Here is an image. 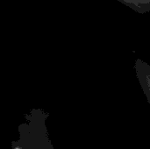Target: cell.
Wrapping results in <instances>:
<instances>
[{
	"label": "cell",
	"instance_id": "obj_1",
	"mask_svg": "<svg viewBox=\"0 0 150 149\" xmlns=\"http://www.w3.org/2000/svg\"><path fill=\"white\" fill-rule=\"evenodd\" d=\"M134 69L136 77L140 83L144 95L150 105V66L143 60L138 58L135 61Z\"/></svg>",
	"mask_w": 150,
	"mask_h": 149
},
{
	"label": "cell",
	"instance_id": "obj_2",
	"mask_svg": "<svg viewBox=\"0 0 150 149\" xmlns=\"http://www.w3.org/2000/svg\"><path fill=\"white\" fill-rule=\"evenodd\" d=\"M139 14H146L150 11V0H117Z\"/></svg>",
	"mask_w": 150,
	"mask_h": 149
}]
</instances>
